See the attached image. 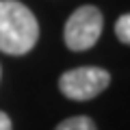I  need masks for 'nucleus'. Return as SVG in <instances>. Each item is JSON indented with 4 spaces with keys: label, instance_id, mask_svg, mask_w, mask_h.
Segmentation results:
<instances>
[{
    "label": "nucleus",
    "instance_id": "nucleus-1",
    "mask_svg": "<svg viewBox=\"0 0 130 130\" xmlns=\"http://www.w3.org/2000/svg\"><path fill=\"white\" fill-rule=\"evenodd\" d=\"M39 41V22L18 0H0V52L22 56Z\"/></svg>",
    "mask_w": 130,
    "mask_h": 130
},
{
    "label": "nucleus",
    "instance_id": "nucleus-2",
    "mask_svg": "<svg viewBox=\"0 0 130 130\" xmlns=\"http://www.w3.org/2000/svg\"><path fill=\"white\" fill-rule=\"evenodd\" d=\"M102 13L93 5H83L74 11L65 22L63 39L65 46L74 52H83L95 46V41L102 35Z\"/></svg>",
    "mask_w": 130,
    "mask_h": 130
},
{
    "label": "nucleus",
    "instance_id": "nucleus-3",
    "mask_svg": "<svg viewBox=\"0 0 130 130\" xmlns=\"http://www.w3.org/2000/svg\"><path fill=\"white\" fill-rule=\"evenodd\" d=\"M111 83V74L102 67H76V70H67L61 74L59 78V89L65 98L76 100V102H85L91 98L100 95Z\"/></svg>",
    "mask_w": 130,
    "mask_h": 130
},
{
    "label": "nucleus",
    "instance_id": "nucleus-4",
    "mask_svg": "<svg viewBox=\"0 0 130 130\" xmlns=\"http://www.w3.org/2000/svg\"><path fill=\"white\" fill-rule=\"evenodd\" d=\"M54 130H98L91 117L87 115H76V117H67L63 119Z\"/></svg>",
    "mask_w": 130,
    "mask_h": 130
},
{
    "label": "nucleus",
    "instance_id": "nucleus-5",
    "mask_svg": "<svg viewBox=\"0 0 130 130\" xmlns=\"http://www.w3.org/2000/svg\"><path fill=\"white\" fill-rule=\"evenodd\" d=\"M115 35H117V39H119L121 43L130 46V13L121 15L115 22Z\"/></svg>",
    "mask_w": 130,
    "mask_h": 130
},
{
    "label": "nucleus",
    "instance_id": "nucleus-6",
    "mask_svg": "<svg viewBox=\"0 0 130 130\" xmlns=\"http://www.w3.org/2000/svg\"><path fill=\"white\" fill-rule=\"evenodd\" d=\"M0 130H13L11 119H9V115H7L5 111H0Z\"/></svg>",
    "mask_w": 130,
    "mask_h": 130
},
{
    "label": "nucleus",
    "instance_id": "nucleus-7",
    "mask_svg": "<svg viewBox=\"0 0 130 130\" xmlns=\"http://www.w3.org/2000/svg\"><path fill=\"white\" fill-rule=\"evenodd\" d=\"M0 76H2V70H0Z\"/></svg>",
    "mask_w": 130,
    "mask_h": 130
}]
</instances>
